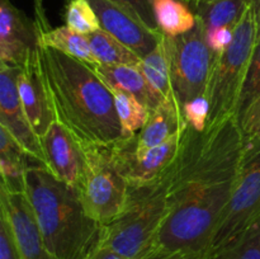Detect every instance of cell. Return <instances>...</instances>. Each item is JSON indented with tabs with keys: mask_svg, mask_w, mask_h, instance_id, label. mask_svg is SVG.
Listing matches in <instances>:
<instances>
[{
	"mask_svg": "<svg viewBox=\"0 0 260 259\" xmlns=\"http://www.w3.org/2000/svg\"><path fill=\"white\" fill-rule=\"evenodd\" d=\"M260 216V139L244 140V150L230 201L206 259H213Z\"/></svg>",
	"mask_w": 260,
	"mask_h": 259,
	"instance_id": "52a82bcc",
	"label": "cell"
},
{
	"mask_svg": "<svg viewBox=\"0 0 260 259\" xmlns=\"http://www.w3.org/2000/svg\"><path fill=\"white\" fill-rule=\"evenodd\" d=\"M255 46L256 23L250 5L234 28L231 45L216 56L205 93L210 103L207 127L235 116L239 96Z\"/></svg>",
	"mask_w": 260,
	"mask_h": 259,
	"instance_id": "5b68a950",
	"label": "cell"
},
{
	"mask_svg": "<svg viewBox=\"0 0 260 259\" xmlns=\"http://www.w3.org/2000/svg\"><path fill=\"white\" fill-rule=\"evenodd\" d=\"M251 8L254 12V18L256 23V42L260 40V0H253Z\"/></svg>",
	"mask_w": 260,
	"mask_h": 259,
	"instance_id": "e575fe53",
	"label": "cell"
},
{
	"mask_svg": "<svg viewBox=\"0 0 260 259\" xmlns=\"http://www.w3.org/2000/svg\"><path fill=\"white\" fill-rule=\"evenodd\" d=\"M36 163L14 137L0 126V174L2 188L10 193L25 192V172ZM43 167V165H42Z\"/></svg>",
	"mask_w": 260,
	"mask_h": 259,
	"instance_id": "d6986e66",
	"label": "cell"
},
{
	"mask_svg": "<svg viewBox=\"0 0 260 259\" xmlns=\"http://www.w3.org/2000/svg\"><path fill=\"white\" fill-rule=\"evenodd\" d=\"M182 112L175 98H168L150 113L149 121L132 137V149L137 152L154 149L182 131L184 126Z\"/></svg>",
	"mask_w": 260,
	"mask_h": 259,
	"instance_id": "e0dca14e",
	"label": "cell"
},
{
	"mask_svg": "<svg viewBox=\"0 0 260 259\" xmlns=\"http://www.w3.org/2000/svg\"><path fill=\"white\" fill-rule=\"evenodd\" d=\"M156 27L168 37H179L197 25L196 13L183 0H151Z\"/></svg>",
	"mask_w": 260,
	"mask_h": 259,
	"instance_id": "ffe728a7",
	"label": "cell"
},
{
	"mask_svg": "<svg viewBox=\"0 0 260 259\" xmlns=\"http://www.w3.org/2000/svg\"><path fill=\"white\" fill-rule=\"evenodd\" d=\"M169 169L159 180L129 187L124 210L102 225L99 244L128 259H141L152 248L167 212Z\"/></svg>",
	"mask_w": 260,
	"mask_h": 259,
	"instance_id": "277c9868",
	"label": "cell"
},
{
	"mask_svg": "<svg viewBox=\"0 0 260 259\" xmlns=\"http://www.w3.org/2000/svg\"><path fill=\"white\" fill-rule=\"evenodd\" d=\"M244 140L260 139V98L238 122Z\"/></svg>",
	"mask_w": 260,
	"mask_h": 259,
	"instance_id": "4dcf8cb0",
	"label": "cell"
},
{
	"mask_svg": "<svg viewBox=\"0 0 260 259\" xmlns=\"http://www.w3.org/2000/svg\"><path fill=\"white\" fill-rule=\"evenodd\" d=\"M260 98V40L256 42L246 71L245 80L241 88L240 96H239L238 107H236L235 117L238 122L248 112V109Z\"/></svg>",
	"mask_w": 260,
	"mask_h": 259,
	"instance_id": "4316f807",
	"label": "cell"
},
{
	"mask_svg": "<svg viewBox=\"0 0 260 259\" xmlns=\"http://www.w3.org/2000/svg\"><path fill=\"white\" fill-rule=\"evenodd\" d=\"M17 88L23 109L38 136H42L55 119L47 90L41 75L37 51L20 66Z\"/></svg>",
	"mask_w": 260,
	"mask_h": 259,
	"instance_id": "9a60e30c",
	"label": "cell"
},
{
	"mask_svg": "<svg viewBox=\"0 0 260 259\" xmlns=\"http://www.w3.org/2000/svg\"><path fill=\"white\" fill-rule=\"evenodd\" d=\"M85 259H128V258L123 256L122 254L117 253V251H114L113 249L107 248V246H103L101 245V244H98V245H96L95 248L88 254V256H86Z\"/></svg>",
	"mask_w": 260,
	"mask_h": 259,
	"instance_id": "836d02e7",
	"label": "cell"
},
{
	"mask_svg": "<svg viewBox=\"0 0 260 259\" xmlns=\"http://www.w3.org/2000/svg\"><path fill=\"white\" fill-rule=\"evenodd\" d=\"M198 2H211V0H196L194 3H198ZM194 3H193V4H194Z\"/></svg>",
	"mask_w": 260,
	"mask_h": 259,
	"instance_id": "8d00e7d4",
	"label": "cell"
},
{
	"mask_svg": "<svg viewBox=\"0 0 260 259\" xmlns=\"http://www.w3.org/2000/svg\"><path fill=\"white\" fill-rule=\"evenodd\" d=\"M206 40L215 53H221L231 45L234 40V28L221 27L215 29H206Z\"/></svg>",
	"mask_w": 260,
	"mask_h": 259,
	"instance_id": "1f68e13d",
	"label": "cell"
},
{
	"mask_svg": "<svg viewBox=\"0 0 260 259\" xmlns=\"http://www.w3.org/2000/svg\"><path fill=\"white\" fill-rule=\"evenodd\" d=\"M253 0H211L190 5L206 29L221 27L235 28Z\"/></svg>",
	"mask_w": 260,
	"mask_h": 259,
	"instance_id": "44dd1931",
	"label": "cell"
},
{
	"mask_svg": "<svg viewBox=\"0 0 260 259\" xmlns=\"http://www.w3.org/2000/svg\"><path fill=\"white\" fill-rule=\"evenodd\" d=\"M183 2H185V3H187V4H189V5H192L193 3L196 2V0H183Z\"/></svg>",
	"mask_w": 260,
	"mask_h": 259,
	"instance_id": "d590c367",
	"label": "cell"
},
{
	"mask_svg": "<svg viewBox=\"0 0 260 259\" xmlns=\"http://www.w3.org/2000/svg\"><path fill=\"white\" fill-rule=\"evenodd\" d=\"M38 65L55 119L81 144L113 146L123 140L111 89L91 66L38 46Z\"/></svg>",
	"mask_w": 260,
	"mask_h": 259,
	"instance_id": "7a4b0ae2",
	"label": "cell"
},
{
	"mask_svg": "<svg viewBox=\"0 0 260 259\" xmlns=\"http://www.w3.org/2000/svg\"><path fill=\"white\" fill-rule=\"evenodd\" d=\"M65 25L81 35L101 29L98 15L89 0H66Z\"/></svg>",
	"mask_w": 260,
	"mask_h": 259,
	"instance_id": "484cf974",
	"label": "cell"
},
{
	"mask_svg": "<svg viewBox=\"0 0 260 259\" xmlns=\"http://www.w3.org/2000/svg\"><path fill=\"white\" fill-rule=\"evenodd\" d=\"M88 37L99 65L140 66L141 57L102 28L88 35Z\"/></svg>",
	"mask_w": 260,
	"mask_h": 259,
	"instance_id": "603a6c76",
	"label": "cell"
},
{
	"mask_svg": "<svg viewBox=\"0 0 260 259\" xmlns=\"http://www.w3.org/2000/svg\"><path fill=\"white\" fill-rule=\"evenodd\" d=\"M0 259H23L15 241L12 226L2 212H0Z\"/></svg>",
	"mask_w": 260,
	"mask_h": 259,
	"instance_id": "f546056e",
	"label": "cell"
},
{
	"mask_svg": "<svg viewBox=\"0 0 260 259\" xmlns=\"http://www.w3.org/2000/svg\"><path fill=\"white\" fill-rule=\"evenodd\" d=\"M37 47L35 22L10 0H0V65L23 66Z\"/></svg>",
	"mask_w": 260,
	"mask_h": 259,
	"instance_id": "5bb4252c",
	"label": "cell"
},
{
	"mask_svg": "<svg viewBox=\"0 0 260 259\" xmlns=\"http://www.w3.org/2000/svg\"><path fill=\"white\" fill-rule=\"evenodd\" d=\"M40 139L46 168L57 179L78 189L84 172V151L80 142L57 121H53Z\"/></svg>",
	"mask_w": 260,
	"mask_h": 259,
	"instance_id": "4fadbf2b",
	"label": "cell"
},
{
	"mask_svg": "<svg viewBox=\"0 0 260 259\" xmlns=\"http://www.w3.org/2000/svg\"><path fill=\"white\" fill-rule=\"evenodd\" d=\"M19 70L20 66L0 65V126L14 137L36 163L46 168L41 139L33 130L18 94Z\"/></svg>",
	"mask_w": 260,
	"mask_h": 259,
	"instance_id": "30bf717a",
	"label": "cell"
},
{
	"mask_svg": "<svg viewBox=\"0 0 260 259\" xmlns=\"http://www.w3.org/2000/svg\"><path fill=\"white\" fill-rule=\"evenodd\" d=\"M182 131L154 149L137 152L132 149V139H123L111 146L114 161L129 187H142L159 180L172 167L180 146Z\"/></svg>",
	"mask_w": 260,
	"mask_h": 259,
	"instance_id": "9c48e42d",
	"label": "cell"
},
{
	"mask_svg": "<svg viewBox=\"0 0 260 259\" xmlns=\"http://www.w3.org/2000/svg\"><path fill=\"white\" fill-rule=\"evenodd\" d=\"M111 91L113 94L122 136L123 139H132L146 124L151 112L136 96L118 89H111Z\"/></svg>",
	"mask_w": 260,
	"mask_h": 259,
	"instance_id": "cb8c5ba5",
	"label": "cell"
},
{
	"mask_svg": "<svg viewBox=\"0 0 260 259\" xmlns=\"http://www.w3.org/2000/svg\"><path fill=\"white\" fill-rule=\"evenodd\" d=\"M112 2L124 8L127 12L131 13L136 19H139L146 27L154 30H159L156 27V22H155L154 13H152L151 0H112Z\"/></svg>",
	"mask_w": 260,
	"mask_h": 259,
	"instance_id": "f1b7e54d",
	"label": "cell"
},
{
	"mask_svg": "<svg viewBox=\"0 0 260 259\" xmlns=\"http://www.w3.org/2000/svg\"><path fill=\"white\" fill-rule=\"evenodd\" d=\"M146 80L164 99L173 98L170 83V52L168 36L162 35L156 47L141 58L139 66Z\"/></svg>",
	"mask_w": 260,
	"mask_h": 259,
	"instance_id": "7402d4cb",
	"label": "cell"
},
{
	"mask_svg": "<svg viewBox=\"0 0 260 259\" xmlns=\"http://www.w3.org/2000/svg\"><path fill=\"white\" fill-rule=\"evenodd\" d=\"M80 145L84 151V172L78 192L89 215L101 225H106L126 207L129 184L117 168L111 146Z\"/></svg>",
	"mask_w": 260,
	"mask_h": 259,
	"instance_id": "8992f818",
	"label": "cell"
},
{
	"mask_svg": "<svg viewBox=\"0 0 260 259\" xmlns=\"http://www.w3.org/2000/svg\"><path fill=\"white\" fill-rule=\"evenodd\" d=\"M42 3V0H35V25L37 30L38 46H45L60 51L70 57L88 63L91 68L98 66L99 62L91 50L88 36L75 32L68 25L51 28L46 19Z\"/></svg>",
	"mask_w": 260,
	"mask_h": 259,
	"instance_id": "2e32d148",
	"label": "cell"
},
{
	"mask_svg": "<svg viewBox=\"0 0 260 259\" xmlns=\"http://www.w3.org/2000/svg\"><path fill=\"white\" fill-rule=\"evenodd\" d=\"M98 15L101 28L131 48L140 57L151 52L162 33L142 24L139 19L112 0H89Z\"/></svg>",
	"mask_w": 260,
	"mask_h": 259,
	"instance_id": "8fae6325",
	"label": "cell"
},
{
	"mask_svg": "<svg viewBox=\"0 0 260 259\" xmlns=\"http://www.w3.org/2000/svg\"><path fill=\"white\" fill-rule=\"evenodd\" d=\"M180 112H182V118L184 123L194 131L203 132L207 128L210 103H208L206 94L183 104Z\"/></svg>",
	"mask_w": 260,
	"mask_h": 259,
	"instance_id": "83f0119b",
	"label": "cell"
},
{
	"mask_svg": "<svg viewBox=\"0 0 260 259\" xmlns=\"http://www.w3.org/2000/svg\"><path fill=\"white\" fill-rule=\"evenodd\" d=\"M198 19V18H197ZM170 52V83L179 108L206 93L217 53L206 40V28L198 20L193 30L168 37Z\"/></svg>",
	"mask_w": 260,
	"mask_h": 259,
	"instance_id": "ba28073f",
	"label": "cell"
},
{
	"mask_svg": "<svg viewBox=\"0 0 260 259\" xmlns=\"http://www.w3.org/2000/svg\"><path fill=\"white\" fill-rule=\"evenodd\" d=\"M243 150L235 116L203 132L183 126L179 151L169 168L167 212L150 251L207 256L230 201Z\"/></svg>",
	"mask_w": 260,
	"mask_h": 259,
	"instance_id": "6da1fadb",
	"label": "cell"
},
{
	"mask_svg": "<svg viewBox=\"0 0 260 259\" xmlns=\"http://www.w3.org/2000/svg\"><path fill=\"white\" fill-rule=\"evenodd\" d=\"M93 70L109 89H118L136 96L150 112L156 109L165 101L152 89L139 66L98 65Z\"/></svg>",
	"mask_w": 260,
	"mask_h": 259,
	"instance_id": "ac0fdd59",
	"label": "cell"
},
{
	"mask_svg": "<svg viewBox=\"0 0 260 259\" xmlns=\"http://www.w3.org/2000/svg\"><path fill=\"white\" fill-rule=\"evenodd\" d=\"M141 259H206L202 254L184 253V251H157L151 250Z\"/></svg>",
	"mask_w": 260,
	"mask_h": 259,
	"instance_id": "d6a6232c",
	"label": "cell"
},
{
	"mask_svg": "<svg viewBox=\"0 0 260 259\" xmlns=\"http://www.w3.org/2000/svg\"><path fill=\"white\" fill-rule=\"evenodd\" d=\"M0 212L12 226L23 259H55L46 248L35 211L24 193H10L0 187Z\"/></svg>",
	"mask_w": 260,
	"mask_h": 259,
	"instance_id": "7c38bea8",
	"label": "cell"
},
{
	"mask_svg": "<svg viewBox=\"0 0 260 259\" xmlns=\"http://www.w3.org/2000/svg\"><path fill=\"white\" fill-rule=\"evenodd\" d=\"M25 196L53 258L85 259L98 245L102 225L85 210L78 189L57 179L47 168H28Z\"/></svg>",
	"mask_w": 260,
	"mask_h": 259,
	"instance_id": "3957f363",
	"label": "cell"
},
{
	"mask_svg": "<svg viewBox=\"0 0 260 259\" xmlns=\"http://www.w3.org/2000/svg\"><path fill=\"white\" fill-rule=\"evenodd\" d=\"M213 259H260V216Z\"/></svg>",
	"mask_w": 260,
	"mask_h": 259,
	"instance_id": "d4e9b609",
	"label": "cell"
}]
</instances>
